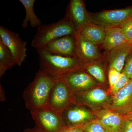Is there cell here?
I'll list each match as a JSON object with an SVG mask.
<instances>
[{"label": "cell", "instance_id": "15", "mask_svg": "<svg viewBox=\"0 0 132 132\" xmlns=\"http://www.w3.org/2000/svg\"><path fill=\"white\" fill-rule=\"evenodd\" d=\"M132 51L130 41L110 51L109 55L110 68L114 69L121 72L125 66V62Z\"/></svg>", "mask_w": 132, "mask_h": 132}, {"label": "cell", "instance_id": "26", "mask_svg": "<svg viewBox=\"0 0 132 132\" xmlns=\"http://www.w3.org/2000/svg\"><path fill=\"white\" fill-rule=\"evenodd\" d=\"M122 72L128 78L132 79V54L128 57Z\"/></svg>", "mask_w": 132, "mask_h": 132}, {"label": "cell", "instance_id": "27", "mask_svg": "<svg viewBox=\"0 0 132 132\" xmlns=\"http://www.w3.org/2000/svg\"><path fill=\"white\" fill-rule=\"evenodd\" d=\"M85 124L74 126H64L59 132H84Z\"/></svg>", "mask_w": 132, "mask_h": 132}, {"label": "cell", "instance_id": "28", "mask_svg": "<svg viewBox=\"0 0 132 132\" xmlns=\"http://www.w3.org/2000/svg\"><path fill=\"white\" fill-rule=\"evenodd\" d=\"M123 132H132V118L124 117Z\"/></svg>", "mask_w": 132, "mask_h": 132}, {"label": "cell", "instance_id": "8", "mask_svg": "<svg viewBox=\"0 0 132 132\" xmlns=\"http://www.w3.org/2000/svg\"><path fill=\"white\" fill-rule=\"evenodd\" d=\"M74 36L75 39L76 57L81 63L100 58L101 55L96 45L82 38L77 32Z\"/></svg>", "mask_w": 132, "mask_h": 132}, {"label": "cell", "instance_id": "3", "mask_svg": "<svg viewBox=\"0 0 132 132\" xmlns=\"http://www.w3.org/2000/svg\"><path fill=\"white\" fill-rule=\"evenodd\" d=\"M76 32L73 24L67 15L55 23L38 27L31 46L37 50L43 49L52 41L66 36L73 35Z\"/></svg>", "mask_w": 132, "mask_h": 132}, {"label": "cell", "instance_id": "14", "mask_svg": "<svg viewBox=\"0 0 132 132\" xmlns=\"http://www.w3.org/2000/svg\"><path fill=\"white\" fill-rule=\"evenodd\" d=\"M62 116L63 120H65L68 123L69 125L67 126L85 124L94 117L92 113L79 106L67 109L62 114Z\"/></svg>", "mask_w": 132, "mask_h": 132}, {"label": "cell", "instance_id": "31", "mask_svg": "<svg viewBox=\"0 0 132 132\" xmlns=\"http://www.w3.org/2000/svg\"><path fill=\"white\" fill-rule=\"evenodd\" d=\"M130 43H131V46L132 47V40L130 41Z\"/></svg>", "mask_w": 132, "mask_h": 132}, {"label": "cell", "instance_id": "19", "mask_svg": "<svg viewBox=\"0 0 132 132\" xmlns=\"http://www.w3.org/2000/svg\"><path fill=\"white\" fill-rule=\"evenodd\" d=\"M17 65L16 60L6 46L0 40V77L6 71Z\"/></svg>", "mask_w": 132, "mask_h": 132}, {"label": "cell", "instance_id": "24", "mask_svg": "<svg viewBox=\"0 0 132 132\" xmlns=\"http://www.w3.org/2000/svg\"><path fill=\"white\" fill-rule=\"evenodd\" d=\"M120 27L128 41L132 40V18L125 22Z\"/></svg>", "mask_w": 132, "mask_h": 132}, {"label": "cell", "instance_id": "2", "mask_svg": "<svg viewBox=\"0 0 132 132\" xmlns=\"http://www.w3.org/2000/svg\"><path fill=\"white\" fill-rule=\"evenodd\" d=\"M37 52L39 59V70L55 79L61 78L81 68V62L76 57L51 54L44 49Z\"/></svg>", "mask_w": 132, "mask_h": 132}, {"label": "cell", "instance_id": "18", "mask_svg": "<svg viewBox=\"0 0 132 132\" xmlns=\"http://www.w3.org/2000/svg\"><path fill=\"white\" fill-rule=\"evenodd\" d=\"M20 2L24 6L26 10L25 18L22 24V27L26 28L28 26V22L32 27H37L41 25V20L36 15L34 10V5L35 0H20Z\"/></svg>", "mask_w": 132, "mask_h": 132}, {"label": "cell", "instance_id": "16", "mask_svg": "<svg viewBox=\"0 0 132 132\" xmlns=\"http://www.w3.org/2000/svg\"><path fill=\"white\" fill-rule=\"evenodd\" d=\"M105 31L102 45L107 51H112L128 42L120 27L110 28Z\"/></svg>", "mask_w": 132, "mask_h": 132}, {"label": "cell", "instance_id": "12", "mask_svg": "<svg viewBox=\"0 0 132 132\" xmlns=\"http://www.w3.org/2000/svg\"><path fill=\"white\" fill-rule=\"evenodd\" d=\"M70 89L79 91L87 89L97 85L94 80L86 73L82 71H73L61 78Z\"/></svg>", "mask_w": 132, "mask_h": 132}, {"label": "cell", "instance_id": "5", "mask_svg": "<svg viewBox=\"0 0 132 132\" xmlns=\"http://www.w3.org/2000/svg\"><path fill=\"white\" fill-rule=\"evenodd\" d=\"M90 16L92 23L105 29L120 27L132 18V6L124 9L103 11Z\"/></svg>", "mask_w": 132, "mask_h": 132}, {"label": "cell", "instance_id": "21", "mask_svg": "<svg viewBox=\"0 0 132 132\" xmlns=\"http://www.w3.org/2000/svg\"><path fill=\"white\" fill-rule=\"evenodd\" d=\"M86 70L95 79L101 82L105 81V73L101 67L96 64L89 65L86 67Z\"/></svg>", "mask_w": 132, "mask_h": 132}, {"label": "cell", "instance_id": "11", "mask_svg": "<svg viewBox=\"0 0 132 132\" xmlns=\"http://www.w3.org/2000/svg\"><path fill=\"white\" fill-rule=\"evenodd\" d=\"M112 110L126 114L132 111V79L127 85L113 95Z\"/></svg>", "mask_w": 132, "mask_h": 132}, {"label": "cell", "instance_id": "7", "mask_svg": "<svg viewBox=\"0 0 132 132\" xmlns=\"http://www.w3.org/2000/svg\"><path fill=\"white\" fill-rule=\"evenodd\" d=\"M71 90L61 79H57L50 93L47 106L61 114L68 108L71 100Z\"/></svg>", "mask_w": 132, "mask_h": 132}, {"label": "cell", "instance_id": "13", "mask_svg": "<svg viewBox=\"0 0 132 132\" xmlns=\"http://www.w3.org/2000/svg\"><path fill=\"white\" fill-rule=\"evenodd\" d=\"M95 120L100 123L110 132H123L124 117L117 113L102 110L96 113Z\"/></svg>", "mask_w": 132, "mask_h": 132}, {"label": "cell", "instance_id": "6", "mask_svg": "<svg viewBox=\"0 0 132 132\" xmlns=\"http://www.w3.org/2000/svg\"><path fill=\"white\" fill-rule=\"evenodd\" d=\"M0 40L8 48L21 66L27 57V42L20 38L19 34L0 26Z\"/></svg>", "mask_w": 132, "mask_h": 132}, {"label": "cell", "instance_id": "17", "mask_svg": "<svg viewBox=\"0 0 132 132\" xmlns=\"http://www.w3.org/2000/svg\"><path fill=\"white\" fill-rule=\"evenodd\" d=\"M77 32L82 38L96 46L103 43L106 34L105 29L93 23L88 24Z\"/></svg>", "mask_w": 132, "mask_h": 132}, {"label": "cell", "instance_id": "23", "mask_svg": "<svg viewBox=\"0 0 132 132\" xmlns=\"http://www.w3.org/2000/svg\"><path fill=\"white\" fill-rule=\"evenodd\" d=\"M131 80V79L128 78L125 74L121 73L120 78L113 86L111 88V93L113 95L115 94L127 85Z\"/></svg>", "mask_w": 132, "mask_h": 132}, {"label": "cell", "instance_id": "22", "mask_svg": "<svg viewBox=\"0 0 132 132\" xmlns=\"http://www.w3.org/2000/svg\"><path fill=\"white\" fill-rule=\"evenodd\" d=\"M84 132H110L95 120L89 121L84 125Z\"/></svg>", "mask_w": 132, "mask_h": 132}, {"label": "cell", "instance_id": "30", "mask_svg": "<svg viewBox=\"0 0 132 132\" xmlns=\"http://www.w3.org/2000/svg\"><path fill=\"white\" fill-rule=\"evenodd\" d=\"M125 117L126 118H132V111L129 113L125 114Z\"/></svg>", "mask_w": 132, "mask_h": 132}, {"label": "cell", "instance_id": "1", "mask_svg": "<svg viewBox=\"0 0 132 132\" xmlns=\"http://www.w3.org/2000/svg\"><path fill=\"white\" fill-rule=\"evenodd\" d=\"M57 79L39 70L23 93L27 108L31 111L47 106L50 91Z\"/></svg>", "mask_w": 132, "mask_h": 132}, {"label": "cell", "instance_id": "4", "mask_svg": "<svg viewBox=\"0 0 132 132\" xmlns=\"http://www.w3.org/2000/svg\"><path fill=\"white\" fill-rule=\"evenodd\" d=\"M30 112L36 126L42 132H59L65 126L61 114L47 106Z\"/></svg>", "mask_w": 132, "mask_h": 132}, {"label": "cell", "instance_id": "29", "mask_svg": "<svg viewBox=\"0 0 132 132\" xmlns=\"http://www.w3.org/2000/svg\"><path fill=\"white\" fill-rule=\"evenodd\" d=\"M24 132H42L36 126L33 128H27L24 130Z\"/></svg>", "mask_w": 132, "mask_h": 132}, {"label": "cell", "instance_id": "10", "mask_svg": "<svg viewBox=\"0 0 132 132\" xmlns=\"http://www.w3.org/2000/svg\"><path fill=\"white\" fill-rule=\"evenodd\" d=\"M67 15L73 23L76 32L88 24L92 23L88 13L85 2L82 0H71L69 5Z\"/></svg>", "mask_w": 132, "mask_h": 132}, {"label": "cell", "instance_id": "9", "mask_svg": "<svg viewBox=\"0 0 132 132\" xmlns=\"http://www.w3.org/2000/svg\"><path fill=\"white\" fill-rule=\"evenodd\" d=\"M51 54L64 57H76L74 36L68 35L48 43L43 49Z\"/></svg>", "mask_w": 132, "mask_h": 132}, {"label": "cell", "instance_id": "20", "mask_svg": "<svg viewBox=\"0 0 132 132\" xmlns=\"http://www.w3.org/2000/svg\"><path fill=\"white\" fill-rule=\"evenodd\" d=\"M77 98L92 104H102L106 101L108 95L106 92L101 88H95L84 93L77 95Z\"/></svg>", "mask_w": 132, "mask_h": 132}, {"label": "cell", "instance_id": "25", "mask_svg": "<svg viewBox=\"0 0 132 132\" xmlns=\"http://www.w3.org/2000/svg\"><path fill=\"white\" fill-rule=\"evenodd\" d=\"M121 73L116 69L110 68L109 71L108 79L111 88L113 86L120 78Z\"/></svg>", "mask_w": 132, "mask_h": 132}]
</instances>
